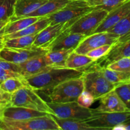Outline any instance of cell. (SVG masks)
<instances>
[{"label": "cell", "instance_id": "obj_34", "mask_svg": "<svg viewBox=\"0 0 130 130\" xmlns=\"http://www.w3.org/2000/svg\"><path fill=\"white\" fill-rule=\"evenodd\" d=\"M113 44H105L90 51L86 55L94 61H96L106 55L111 49Z\"/></svg>", "mask_w": 130, "mask_h": 130}, {"label": "cell", "instance_id": "obj_25", "mask_svg": "<svg viewBox=\"0 0 130 130\" xmlns=\"http://www.w3.org/2000/svg\"><path fill=\"white\" fill-rule=\"evenodd\" d=\"M61 130H96V128L91 126L85 121L71 119H60L51 114Z\"/></svg>", "mask_w": 130, "mask_h": 130}, {"label": "cell", "instance_id": "obj_36", "mask_svg": "<svg viewBox=\"0 0 130 130\" xmlns=\"http://www.w3.org/2000/svg\"><path fill=\"white\" fill-rule=\"evenodd\" d=\"M0 68L20 74V68L19 64L8 62L1 58H0Z\"/></svg>", "mask_w": 130, "mask_h": 130}, {"label": "cell", "instance_id": "obj_5", "mask_svg": "<svg viewBox=\"0 0 130 130\" xmlns=\"http://www.w3.org/2000/svg\"><path fill=\"white\" fill-rule=\"evenodd\" d=\"M10 105L24 107L50 114H52L46 102L38 95L36 90L30 86H24L11 93Z\"/></svg>", "mask_w": 130, "mask_h": 130}, {"label": "cell", "instance_id": "obj_39", "mask_svg": "<svg viewBox=\"0 0 130 130\" xmlns=\"http://www.w3.org/2000/svg\"><path fill=\"white\" fill-rule=\"evenodd\" d=\"M10 20H5V21H0V36H3V29L5 27V25H6L8 21Z\"/></svg>", "mask_w": 130, "mask_h": 130}, {"label": "cell", "instance_id": "obj_38", "mask_svg": "<svg viewBox=\"0 0 130 130\" xmlns=\"http://www.w3.org/2000/svg\"><path fill=\"white\" fill-rule=\"evenodd\" d=\"M11 94L5 92L0 89V105L3 107L10 105Z\"/></svg>", "mask_w": 130, "mask_h": 130}, {"label": "cell", "instance_id": "obj_16", "mask_svg": "<svg viewBox=\"0 0 130 130\" xmlns=\"http://www.w3.org/2000/svg\"><path fill=\"white\" fill-rule=\"evenodd\" d=\"M47 114H50L29 109V108L24 107L9 105L3 108L2 117L10 120L22 121L37 118V117L43 116Z\"/></svg>", "mask_w": 130, "mask_h": 130}, {"label": "cell", "instance_id": "obj_19", "mask_svg": "<svg viewBox=\"0 0 130 130\" xmlns=\"http://www.w3.org/2000/svg\"><path fill=\"white\" fill-rule=\"evenodd\" d=\"M41 17H38L25 16L21 17H13L10 19L3 29V36L12 34L25 29L29 25L36 22Z\"/></svg>", "mask_w": 130, "mask_h": 130}, {"label": "cell", "instance_id": "obj_40", "mask_svg": "<svg viewBox=\"0 0 130 130\" xmlns=\"http://www.w3.org/2000/svg\"><path fill=\"white\" fill-rule=\"evenodd\" d=\"M123 127V130H130V119L122 123Z\"/></svg>", "mask_w": 130, "mask_h": 130}, {"label": "cell", "instance_id": "obj_24", "mask_svg": "<svg viewBox=\"0 0 130 130\" xmlns=\"http://www.w3.org/2000/svg\"><path fill=\"white\" fill-rule=\"evenodd\" d=\"M74 50H59L48 51L44 55L46 63L50 67H64L66 60Z\"/></svg>", "mask_w": 130, "mask_h": 130}, {"label": "cell", "instance_id": "obj_18", "mask_svg": "<svg viewBox=\"0 0 130 130\" xmlns=\"http://www.w3.org/2000/svg\"><path fill=\"white\" fill-rule=\"evenodd\" d=\"M44 55L34 57L23 63H19L20 74L26 78L46 71L50 68V66H48L46 63Z\"/></svg>", "mask_w": 130, "mask_h": 130}, {"label": "cell", "instance_id": "obj_33", "mask_svg": "<svg viewBox=\"0 0 130 130\" xmlns=\"http://www.w3.org/2000/svg\"><path fill=\"white\" fill-rule=\"evenodd\" d=\"M106 68L120 72H130V57H123L109 63Z\"/></svg>", "mask_w": 130, "mask_h": 130}, {"label": "cell", "instance_id": "obj_22", "mask_svg": "<svg viewBox=\"0 0 130 130\" xmlns=\"http://www.w3.org/2000/svg\"><path fill=\"white\" fill-rule=\"evenodd\" d=\"M47 0H16L15 4V17L28 16L36 11Z\"/></svg>", "mask_w": 130, "mask_h": 130}, {"label": "cell", "instance_id": "obj_20", "mask_svg": "<svg viewBox=\"0 0 130 130\" xmlns=\"http://www.w3.org/2000/svg\"><path fill=\"white\" fill-rule=\"evenodd\" d=\"M49 24H50V21L48 17H42L36 22L29 25L25 29L17 32L3 36V38L5 39H6L17 38V37L25 36L36 35L46 27L48 26Z\"/></svg>", "mask_w": 130, "mask_h": 130}, {"label": "cell", "instance_id": "obj_11", "mask_svg": "<svg viewBox=\"0 0 130 130\" xmlns=\"http://www.w3.org/2000/svg\"><path fill=\"white\" fill-rule=\"evenodd\" d=\"M119 38L118 35L109 32L93 33L84 38L74 52L79 54L86 55L90 51L102 45L115 44Z\"/></svg>", "mask_w": 130, "mask_h": 130}, {"label": "cell", "instance_id": "obj_12", "mask_svg": "<svg viewBox=\"0 0 130 130\" xmlns=\"http://www.w3.org/2000/svg\"><path fill=\"white\" fill-rule=\"evenodd\" d=\"M75 20L64 23L49 24L48 26L39 32L37 35L32 46L44 48L48 51L53 42L64 30L69 27Z\"/></svg>", "mask_w": 130, "mask_h": 130}, {"label": "cell", "instance_id": "obj_10", "mask_svg": "<svg viewBox=\"0 0 130 130\" xmlns=\"http://www.w3.org/2000/svg\"><path fill=\"white\" fill-rule=\"evenodd\" d=\"M48 51L31 46L24 48H10L4 47L0 50V58L8 62L19 64L34 57L45 55Z\"/></svg>", "mask_w": 130, "mask_h": 130}, {"label": "cell", "instance_id": "obj_21", "mask_svg": "<svg viewBox=\"0 0 130 130\" xmlns=\"http://www.w3.org/2000/svg\"><path fill=\"white\" fill-rule=\"evenodd\" d=\"M70 0H47L43 5L28 16L47 17L63 8Z\"/></svg>", "mask_w": 130, "mask_h": 130}, {"label": "cell", "instance_id": "obj_42", "mask_svg": "<svg viewBox=\"0 0 130 130\" xmlns=\"http://www.w3.org/2000/svg\"><path fill=\"white\" fill-rule=\"evenodd\" d=\"M3 107L1 106L0 105V119L1 118V117H2V112H3Z\"/></svg>", "mask_w": 130, "mask_h": 130}, {"label": "cell", "instance_id": "obj_2", "mask_svg": "<svg viewBox=\"0 0 130 130\" xmlns=\"http://www.w3.org/2000/svg\"><path fill=\"white\" fill-rule=\"evenodd\" d=\"M83 71L82 77L84 89L93 95L95 101L116 87L103 76L99 67L95 64V62L84 69Z\"/></svg>", "mask_w": 130, "mask_h": 130}, {"label": "cell", "instance_id": "obj_3", "mask_svg": "<svg viewBox=\"0 0 130 130\" xmlns=\"http://www.w3.org/2000/svg\"><path fill=\"white\" fill-rule=\"evenodd\" d=\"M84 90L83 79L81 76L66 80L45 93L52 102L68 103L77 102V98Z\"/></svg>", "mask_w": 130, "mask_h": 130}, {"label": "cell", "instance_id": "obj_30", "mask_svg": "<svg viewBox=\"0 0 130 130\" xmlns=\"http://www.w3.org/2000/svg\"><path fill=\"white\" fill-rule=\"evenodd\" d=\"M126 1L127 0H92L88 3L93 8L102 9L109 12Z\"/></svg>", "mask_w": 130, "mask_h": 130}, {"label": "cell", "instance_id": "obj_23", "mask_svg": "<svg viewBox=\"0 0 130 130\" xmlns=\"http://www.w3.org/2000/svg\"><path fill=\"white\" fill-rule=\"evenodd\" d=\"M95 61L93 60L86 55L79 54L73 50L66 60L64 67L83 71L84 69L91 65Z\"/></svg>", "mask_w": 130, "mask_h": 130}, {"label": "cell", "instance_id": "obj_28", "mask_svg": "<svg viewBox=\"0 0 130 130\" xmlns=\"http://www.w3.org/2000/svg\"><path fill=\"white\" fill-rule=\"evenodd\" d=\"M38 34L20 36L5 39V47L10 48H24L32 46Z\"/></svg>", "mask_w": 130, "mask_h": 130}, {"label": "cell", "instance_id": "obj_32", "mask_svg": "<svg viewBox=\"0 0 130 130\" xmlns=\"http://www.w3.org/2000/svg\"><path fill=\"white\" fill-rule=\"evenodd\" d=\"M114 90L130 111V82L117 85Z\"/></svg>", "mask_w": 130, "mask_h": 130}, {"label": "cell", "instance_id": "obj_35", "mask_svg": "<svg viewBox=\"0 0 130 130\" xmlns=\"http://www.w3.org/2000/svg\"><path fill=\"white\" fill-rule=\"evenodd\" d=\"M95 102V99L90 93L84 90L77 100V103L81 107L90 108V106Z\"/></svg>", "mask_w": 130, "mask_h": 130}, {"label": "cell", "instance_id": "obj_26", "mask_svg": "<svg viewBox=\"0 0 130 130\" xmlns=\"http://www.w3.org/2000/svg\"><path fill=\"white\" fill-rule=\"evenodd\" d=\"M107 32L119 36L118 42H123L130 39V11L119 22L117 23Z\"/></svg>", "mask_w": 130, "mask_h": 130}, {"label": "cell", "instance_id": "obj_8", "mask_svg": "<svg viewBox=\"0 0 130 130\" xmlns=\"http://www.w3.org/2000/svg\"><path fill=\"white\" fill-rule=\"evenodd\" d=\"M92 115L85 120L87 124L96 128V130L112 129L116 125L130 119V111L121 112H98L91 109Z\"/></svg>", "mask_w": 130, "mask_h": 130}, {"label": "cell", "instance_id": "obj_43", "mask_svg": "<svg viewBox=\"0 0 130 130\" xmlns=\"http://www.w3.org/2000/svg\"><path fill=\"white\" fill-rule=\"evenodd\" d=\"M80 1H86L87 3H89L90 2V1H92V0H80Z\"/></svg>", "mask_w": 130, "mask_h": 130}, {"label": "cell", "instance_id": "obj_15", "mask_svg": "<svg viewBox=\"0 0 130 130\" xmlns=\"http://www.w3.org/2000/svg\"><path fill=\"white\" fill-rule=\"evenodd\" d=\"M99 105L94 110L104 112H121L128 111L124 103L121 101L114 90L98 99Z\"/></svg>", "mask_w": 130, "mask_h": 130}, {"label": "cell", "instance_id": "obj_13", "mask_svg": "<svg viewBox=\"0 0 130 130\" xmlns=\"http://www.w3.org/2000/svg\"><path fill=\"white\" fill-rule=\"evenodd\" d=\"M129 11L130 0H127L114 10L109 11L101 24L96 28L94 33L107 32L126 15H128Z\"/></svg>", "mask_w": 130, "mask_h": 130}, {"label": "cell", "instance_id": "obj_29", "mask_svg": "<svg viewBox=\"0 0 130 130\" xmlns=\"http://www.w3.org/2000/svg\"><path fill=\"white\" fill-rule=\"evenodd\" d=\"M29 86L25 78L9 77L0 84V89L5 92L13 93L24 86Z\"/></svg>", "mask_w": 130, "mask_h": 130}, {"label": "cell", "instance_id": "obj_27", "mask_svg": "<svg viewBox=\"0 0 130 130\" xmlns=\"http://www.w3.org/2000/svg\"><path fill=\"white\" fill-rule=\"evenodd\" d=\"M99 68L103 76L108 81L114 84L116 86L121 84L130 82V72L114 71V70L109 69L106 67H99Z\"/></svg>", "mask_w": 130, "mask_h": 130}, {"label": "cell", "instance_id": "obj_37", "mask_svg": "<svg viewBox=\"0 0 130 130\" xmlns=\"http://www.w3.org/2000/svg\"><path fill=\"white\" fill-rule=\"evenodd\" d=\"M9 77H20V78H25L20 74L16 72H11V71H6L3 69L0 68V84Z\"/></svg>", "mask_w": 130, "mask_h": 130}, {"label": "cell", "instance_id": "obj_17", "mask_svg": "<svg viewBox=\"0 0 130 130\" xmlns=\"http://www.w3.org/2000/svg\"><path fill=\"white\" fill-rule=\"evenodd\" d=\"M86 36L77 33L67 32V29L63 30L50 47L48 51L59 50H75Z\"/></svg>", "mask_w": 130, "mask_h": 130}, {"label": "cell", "instance_id": "obj_9", "mask_svg": "<svg viewBox=\"0 0 130 130\" xmlns=\"http://www.w3.org/2000/svg\"><path fill=\"white\" fill-rule=\"evenodd\" d=\"M53 115L60 119L85 121L92 115L91 109L81 107L77 102L68 103L47 102Z\"/></svg>", "mask_w": 130, "mask_h": 130}, {"label": "cell", "instance_id": "obj_6", "mask_svg": "<svg viewBox=\"0 0 130 130\" xmlns=\"http://www.w3.org/2000/svg\"><path fill=\"white\" fill-rule=\"evenodd\" d=\"M108 13L102 9L93 8L75 20L67 28V32L83 34L86 36L93 34Z\"/></svg>", "mask_w": 130, "mask_h": 130}, {"label": "cell", "instance_id": "obj_31", "mask_svg": "<svg viewBox=\"0 0 130 130\" xmlns=\"http://www.w3.org/2000/svg\"><path fill=\"white\" fill-rule=\"evenodd\" d=\"M16 0H0V21L10 20L14 16Z\"/></svg>", "mask_w": 130, "mask_h": 130}, {"label": "cell", "instance_id": "obj_1", "mask_svg": "<svg viewBox=\"0 0 130 130\" xmlns=\"http://www.w3.org/2000/svg\"><path fill=\"white\" fill-rule=\"evenodd\" d=\"M83 71L66 67H51L46 71L25 78L28 85L38 91L47 92L69 79L82 76Z\"/></svg>", "mask_w": 130, "mask_h": 130}, {"label": "cell", "instance_id": "obj_14", "mask_svg": "<svg viewBox=\"0 0 130 130\" xmlns=\"http://www.w3.org/2000/svg\"><path fill=\"white\" fill-rule=\"evenodd\" d=\"M123 57H130V39L120 43L117 42L113 44L109 53L95 61V64L100 67H106L111 62Z\"/></svg>", "mask_w": 130, "mask_h": 130}, {"label": "cell", "instance_id": "obj_4", "mask_svg": "<svg viewBox=\"0 0 130 130\" xmlns=\"http://www.w3.org/2000/svg\"><path fill=\"white\" fill-rule=\"evenodd\" d=\"M0 130H61L51 114L22 121L1 117Z\"/></svg>", "mask_w": 130, "mask_h": 130}, {"label": "cell", "instance_id": "obj_7", "mask_svg": "<svg viewBox=\"0 0 130 130\" xmlns=\"http://www.w3.org/2000/svg\"><path fill=\"white\" fill-rule=\"evenodd\" d=\"M93 9V8L90 6L86 1L70 0L63 8L47 17L51 24L64 23L77 20Z\"/></svg>", "mask_w": 130, "mask_h": 130}, {"label": "cell", "instance_id": "obj_41", "mask_svg": "<svg viewBox=\"0 0 130 130\" xmlns=\"http://www.w3.org/2000/svg\"><path fill=\"white\" fill-rule=\"evenodd\" d=\"M4 43H5V39L3 38V36H0V50L5 47Z\"/></svg>", "mask_w": 130, "mask_h": 130}]
</instances>
